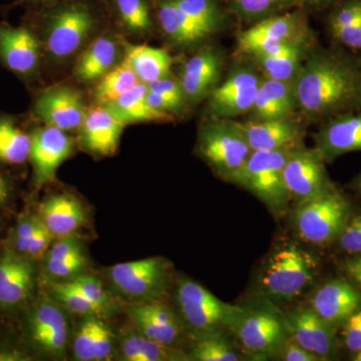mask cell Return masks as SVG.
<instances>
[{"mask_svg":"<svg viewBox=\"0 0 361 361\" xmlns=\"http://www.w3.org/2000/svg\"><path fill=\"white\" fill-rule=\"evenodd\" d=\"M297 109L325 123L361 109V61L341 47H312L295 80Z\"/></svg>","mask_w":361,"mask_h":361,"instance_id":"obj_1","label":"cell"},{"mask_svg":"<svg viewBox=\"0 0 361 361\" xmlns=\"http://www.w3.org/2000/svg\"><path fill=\"white\" fill-rule=\"evenodd\" d=\"M296 147L252 152L243 167L228 182L248 190L274 212L283 210L290 200L284 167Z\"/></svg>","mask_w":361,"mask_h":361,"instance_id":"obj_2","label":"cell"},{"mask_svg":"<svg viewBox=\"0 0 361 361\" xmlns=\"http://www.w3.org/2000/svg\"><path fill=\"white\" fill-rule=\"evenodd\" d=\"M315 260L294 244L279 247L270 254L259 276L265 295L290 300L300 295L314 280Z\"/></svg>","mask_w":361,"mask_h":361,"instance_id":"obj_3","label":"cell"},{"mask_svg":"<svg viewBox=\"0 0 361 361\" xmlns=\"http://www.w3.org/2000/svg\"><path fill=\"white\" fill-rule=\"evenodd\" d=\"M198 149L216 174L227 182L252 154L238 122L214 116L199 133Z\"/></svg>","mask_w":361,"mask_h":361,"instance_id":"obj_4","label":"cell"},{"mask_svg":"<svg viewBox=\"0 0 361 361\" xmlns=\"http://www.w3.org/2000/svg\"><path fill=\"white\" fill-rule=\"evenodd\" d=\"M176 299L183 322L195 336L229 329L244 310L223 302L205 287L190 279L180 280Z\"/></svg>","mask_w":361,"mask_h":361,"instance_id":"obj_5","label":"cell"},{"mask_svg":"<svg viewBox=\"0 0 361 361\" xmlns=\"http://www.w3.org/2000/svg\"><path fill=\"white\" fill-rule=\"evenodd\" d=\"M350 205L345 197L334 189L324 196L297 206L294 224L304 241L323 246L338 239L349 221Z\"/></svg>","mask_w":361,"mask_h":361,"instance_id":"obj_6","label":"cell"},{"mask_svg":"<svg viewBox=\"0 0 361 361\" xmlns=\"http://www.w3.org/2000/svg\"><path fill=\"white\" fill-rule=\"evenodd\" d=\"M109 278L120 295L135 303L160 300L170 282V263L161 257L120 263L109 269Z\"/></svg>","mask_w":361,"mask_h":361,"instance_id":"obj_7","label":"cell"},{"mask_svg":"<svg viewBox=\"0 0 361 361\" xmlns=\"http://www.w3.org/2000/svg\"><path fill=\"white\" fill-rule=\"evenodd\" d=\"M229 330L247 355L254 357L276 356L289 337L285 319L266 310L244 308Z\"/></svg>","mask_w":361,"mask_h":361,"instance_id":"obj_8","label":"cell"},{"mask_svg":"<svg viewBox=\"0 0 361 361\" xmlns=\"http://www.w3.org/2000/svg\"><path fill=\"white\" fill-rule=\"evenodd\" d=\"M284 180L289 198L297 205L314 200L336 189L317 149L305 148L303 144L296 147L287 160Z\"/></svg>","mask_w":361,"mask_h":361,"instance_id":"obj_9","label":"cell"},{"mask_svg":"<svg viewBox=\"0 0 361 361\" xmlns=\"http://www.w3.org/2000/svg\"><path fill=\"white\" fill-rule=\"evenodd\" d=\"M310 35L299 13L277 14L256 23L238 35L239 51L249 58L274 54L285 44Z\"/></svg>","mask_w":361,"mask_h":361,"instance_id":"obj_10","label":"cell"},{"mask_svg":"<svg viewBox=\"0 0 361 361\" xmlns=\"http://www.w3.org/2000/svg\"><path fill=\"white\" fill-rule=\"evenodd\" d=\"M261 75L255 68L239 66L210 94L209 110L214 118H232L251 111L257 97Z\"/></svg>","mask_w":361,"mask_h":361,"instance_id":"obj_11","label":"cell"},{"mask_svg":"<svg viewBox=\"0 0 361 361\" xmlns=\"http://www.w3.org/2000/svg\"><path fill=\"white\" fill-rule=\"evenodd\" d=\"M94 26L89 6L80 2L61 7L49 18L47 47L52 56L65 59L75 54Z\"/></svg>","mask_w":361,"mask_h":361,"instance_id":"obj_12","label":"cell"},{"mask_svg":"<svg viewBox=\"0 0 361 361\" xmlns=\"http://www.w3.org/2000/svg\"><path fill=\"white\" fill-rule=\"evenodd\" d=\"M27 334L40 353L54 357L65 355L68 323L63 307L51 297L39 300L28 314Z\"/></svg>","mask_w":361,"mask_h":361,"instance_id":"obj_13","label":"cell"},{"mask_svg":"<svg viewBox=\"0 0 361 361\" xmlns=\"http://www.w3.org/2000/svg\"><path fill=\"white\" fill-rule=\"evenodd\" d=\"M30 159L37 187L52 182L61 164L71 156L73 141L63 130L47 126L32 135Z\"/></svg>","mask_w":361,"mask_h":361,"instance_id":"obj_14","label":"cell"},{"mask_svg":"<svg viewBox=\"0 0 361 361\" xmlns=\"http://www.w3.org/2000/svg\"><path fill=\"white\" fill-rule=\"evenodd\" d=\"M289 336L322 360H329L336 351L334 325L312 310L289 313L285 318Z\"/></svg>","mask_w":361,"mask_h":361,"instance_id":"obj_15","label":"cell"},{"mask_svg":"<svg viewBox=\"0 0 361 361\" xmlns=\"http://www.w3.org/2000/svg\"><path fill=\"white\" fill-rule=\"evenodd\" d=\"M314 148L325 163H331L344 154L361 151V109L323 123L314 135Z\"/></svg>","mask_w":361,"mask_h":361,"instance_id":"obj_16","label":"cell"},{"mask_svg":"<svg viewBox=\"0 0 361 361\" xmlns=\"http://www.w3.org/2000/svg\"><path fill=\"white\" fill-rule=\"evenodd\" d=\"M35 111L47 126L63 132L80 128L85 116L82 97L68 87L45 90L37 99Z\"/></svg>","mask_w":361,"mask_h":361,"instance_id":"obj_17","label":"cell"},{"mask_svg":"<svg viewBox=\"0 0 361 361\" xmlns=\"http://www.w3.org/2000/svg\"><path fill=\"white\" fill-rule=\"evenodd\" d=\"M0 59L6 68L21 77H30L39 68V44L26 27L0 23Z\"/></svg>","mask_w":361,"mask_h":361,"instance_id":"obj_18","label":"cell"},{"mask_svg":"<svg viewBox=\"0 0 361 361\" xmlns=\"http://www.w3.org/2000/svg\"><path fill=\"white\" fill-rule=\"evenodd\" d=\"M129 312L137 331L147 338L173 346L182 336L179 318L160 300L135 303L130 306Z\"/></svg>","mask_w":361,"mask_h":361,"instance_id":"obj_19","label":"cell"},{"mask_svg":"<svg viewBox=\"0 0 361 361\" xmlns=\"http://www.w3.org/2000/svg\"><path fill=\"white\" fill-rule=\"evenodd\" d=\"M252 152L272 151L302 144L304 128L293 118L239 123Z\"/></svg>","mask_w":361,"mask_h":361,"instance_id":"obj_20","label":"cell"},{"mask_svg":"<svg viewBox=\"0 0 361 361\" xmlns=\"http://www.w3.org/2000/svg\"><path fill=\"white\" fill-rule=\"evenodd\" d=\"M310 304L311 310L336 326L361 310V293L348 281L332 280L315 292Z\"/></svg>","mask_w":361,"mask_h":361,"instance_id":"obj_21","label":"cell"},{"mask_svg":"<svg viewBox=\"0 0 361 361\" xmlns=\"http://www.w3.org/2000/svg\"><path fill=\"white\" fill-rule=\"evenodd\" d=\"M35 270L30 259L7 250L0 257V307L25 302L32 290Z\"/></svg>","mask_w":361,"mask_h":361,"instance_id":"obj_22","label":"cell"},{"mask_svg":"<svg viewBox=\"0 0 361 361\" xmlns=\"http://www.w3.org/2000/svg\"><path fill=\"white\" fill-rule=\"evenodd\" d=\"M126 123L106 106L92 109L85 114L82 129V145L97 155H113L116 151Z\"/></svg>","mask_w":361,"mask_h":361,"instance_id":"obj_23","label":"cell"},{"mask_svg":"<svg viewBox=\"0 0 361 361\" xmlns=\"http://www.w3.org/2000/svg\"><path fill=\"white\" fill-rule=\"evenodd\" d=\"M39 217L54 238L71 236L87 223V211L75 197L54 195L39 206Z\"/></svg>","mask_w":361,"mask_h":361,"instance_id":"obj_24","label":"cell"},{"mask_svg":"<svg viewBox=\"0 0 361 361\" xmlns=\"http://www.w3.org/2000/svg\"><path fill=\"white\" fill-rule=\"evenodd\" d=\"M44 269L51 282H70L84 274L87 268L84 247L75 235L59 237L44 256Z\"/></svg>","mask_w":361,"mask_h":361,"instance_id":"obj_25","label":"cell"},{"mask_svg":"<svg viewBox=\"0 0 361 361\" xmlns=\"http://www.w3.org/2000/svg\"><path fill=\"white\" fill-rule=\"evenodd\" d=\"M220 54L207 47L187 61L180 73V85L185 97L198 101L212 92L221 75Z\"/></svg>","mask_w":361,"mask_h":361,"instance_id":"obj_26","label":"cell"},{"mask_svg":"<svg viewBox=\"0 0 361 361\" xmlns=\"http://www.w3.org/2000/svg\"><path fill=\"white\" fill-rule=\"evenodd\" d=\"M296 109L295 82L261 78L257 97L251 110L254 121L292 118Z\"/></svg>","mask_w":361,"mask_h":361,"instance_id":"obj_27","label":"cell"},{"mask_svg":"<svg viewBox=\"0 0 361 361\" xmlns=\"http://www.w3.org/2000/svg\"><path fill=\"white\" fill-rule=\"evenodd\" d=\"M310 35L285 44L280 51L267 56L251 58L262 77L271 80L295 82L308 52L312 49Z\"/></svg>","mask_w":361,"mask_h":361,"instance_id":"obj_28","label":"cell"},{"mask_svg":"<svg viewBox=\"0 0 361 361\" xmlns=\"http://www.w3.org/2000/svg\"><path fill=\"white\" fill-rule=\"evenodd\" d=\"M327 27L337 47L361 54V0H341L330 13Z\"/></svg>","mask_w":361,"mask_h":361,"instance_id":"obj_29","label":"cell"},{"mask_svg":"<svg viewBox=\"0 0 361 361\" xmlns=\"http://www.w3.org/2000/svg\"><path fill=\"white\" fill-rule=\"evenodd\" d=\"M148 85L137 82L135 87L126 92L110 104H104L126 125L137 122H168L170 116L168 113L154 110L146 101L148 94Z\"/></svg>","mask_w":361,"mask_h":361,"instance_id":"obj_30","label":"cell"},{"mask_svg":"<svg viewBox=\"0 0 361 361\" xmlns=\"http://www.w3.org/2000/svg\"><path fill=\"white\" fill-rule=\"evenodd\" d=\"M161 28L171 39L180 44H193L208 33L176 6L172 0H155Z\"/></svg>","mask_w":361,"mask_h":361,"instance_id":"obj_31","label":"cell"},{"mask_svg":"<svg viewBox=\"0 0 361 361\" xmlns=\"http://www.w3.org/2000/svg\"><path fill=\"white\" fill-rule=\"evenodd\" d=\"M126 61L130 63L140 82L145 84L171 77L172 58L164 49L148 45H133L128 47Z\"/></svg>","mask_w":361,"mask_h":361,"instance_id":"obj_32","label":"cell"},{"mask_svg":"<svg viewBox=\"0 0 361 361\" xmlns=\"http://www.w3.org/2000/svg\"><path fill=\"white\" fill-rule=\"evenodd\" d=\"M121 357L126 361L188 360L186 356L173 346L164 345L142 336L139 331H130L121 345Z\"/></svg>","mask_w":361,"mask_h":361,"instance_id":"obj_33","label":"cell"},{"mask_svg":"<svg viewBox=\"0 0 361 361\" xmlns=\"http://www.w3.org/2000/svg\"><path fill=\"white\" fill-rule=\"evenodd\" d=\"M118 58V49L113 40L99 37L80 56L75 73L82 80L101 78L110 71Z\"/></svg>","mask_w":361,"mask_h":361,"instance_id":"obj_34","label":"cell"},{"mask_svg":"<svg viewBox=\"0 0 361 361\" xmlns=\"http://www.w3.org/2000/svg\"><path fill=\"white\" fill-rule=\"evenodd\" d=\"M32 137L20 130L13 120L0 116V161L23 164L30 158Z\"/></svg>","mask_w":361,"mask_h":361,"instance_id":"obj_35","label":"cell"},{"mask_svg":"<svg viewBox=\"0 0 361 361\" xmlns=\"http://www.w3.org/2000/svg\"><path fill=\"white\" fill-rule=\"evenodd\" d=\"M189 360L195 361H239L244 358L226 338L223 331L196 336Z\"/></svg>","mask_w":361,"mask_h":361,"instance_id":"obj_36","label":"cell"},{"mask_svg":"<svg viewBox=\"0 0 361 361\" xmlns=\"http://www.w3.org/2000/svg\"><path fill=\"white\" fill-rule=\"evenodd\" d=\"M140 82L127 61L111 68L101 78L94 90V97L101 106L110 104Z\"/></svg>","mask_w":361,"mask_h":361,"instance_id":"obj_37","label":"cell"},{"mask_svg":"<svg viewBox=\"0 0 361 361\" xmlns=\"http://www.w3.org/2000/svg\"><path fill=\"white\" fill-rule=\"evenodd\" d=\"M51 297L61 307L73 314L80 316H102L108 312L87 297L82 295L66 282H51Z\"/></svg>","mask_w":361,"mask_h":361,"instance_id":"obj_38","label":"cell"},{"mask_svg":"<svg viewBox=\"0 0 361 361\" xmlns=\"http://www.w3.org/2000/svg\"><path fill=\"white\" fill-rule=\"evenodd\" d=\"M297 0H231L233 11L246 23L258 21L277 16L289 8Z\"/></svg>","mask_w":361,"mask_h":361,"instance_id":"obj_39","label":"cell"},{"mask_svg":"<svg viewBox=\"0 0 361 361\" xmlns=\"http://www.w3.org/2000/svg\"><path fill=\"white\" fill-rule=\"evenodd\" d=\"M208 35L218 30L222 23L220 9L215 0H172Z\"/></svg>","mask_w":361,"mask_h":361,"instance_id":"obj_40","label":"cell"},{"mask_svg":"<svg viewBox=\"0 0 361 361\" xmlns=\"http://www.w3.org/2000/svg\"><path fill=\"white\" fill-rule=\"evenodd\" d=\"M116 11L123 25L135 32L152 27L151 16L146 0H114Z\"/></svg>","mask_w":361,"mask_h":361,"instance_id":"obj_41","label":"cell"},{"mask_svg":"<svg viewBox=\"0 0 361 361\" xmlns=\"http://www.w3.org/2000/svg\"><path fill=\"white\" fill-rule=\"evenodd\" d=\"M92 350L94 361L111 360L115 350V336L99 316H92Z\"/></svg>","mask_w":361,"mask_h":361,"instance_id":"obj_42","label":"cell"},{"mask_svg":"<svg viewBox=\"0 0 361 361\" xmlns=\"http://www.w3.org/2000/svg\"><path fill=\"white\" fill-rule=\"evenodd\" d=\"M66 283L70 284L73 288L82 293V295L87 297L90 300L97 303L104 310L106 311L111 310V297L108 292L104 290L103 284L97 278L82 274L70 282H66Z\"/></svg>","mask_w":361,"mask_h":361,"instance_id":"obj_43","label":"cell"},{"mask_svg":"<svg viewBox=\"0 0 361 361\" xmlns=\"http://www.w3.org/2000/svg\"><path fill=\"white\" fill-rule=\"evenodd\" d=\"M40 219L39 216H23L16 227L13 235V245L16 253L25 256L30 245V242L39 229Z\"/></svg>","mask_w":361,"mask_h":361,"instance_id":"obj_44","label":"cell"},{"mask_svg":"<svg viewBox=\"0 0 361 361\" xmlns=\"http://www.w3.org/2000/svg\"><path fill=\"white\" fill-rule=\"evenodd\" d=\"M338 239L344 251L351 255H361V215L348 221Z\"/></svg>","mask_w":361,"mask_h":361,"instance_id":"obj_45","label":"cell"},{"mask_svg":"<svg viewBox=\"0 0 361 361\" xmlns=\"http://www.w3.org/2000/svg\"><path fill=\"white\" fill-rule=\"evenodd\" d=\"M342 336L349 351L356 353L361 350V310L356 311L344 323Z\"/></svg>","mask_w":361,"mask_h":361,"instance_id":"obj_46","label":"cell"},{"mask_svg":"<svg viewBox=\"0 0 361 361\" xmlns=\"http://www.w3.org/2000/svg\"><path fill=\"white\" fill-rule=\"evenodd\" d=\"M148 89L151 92H157V94L167 97L174 103L179 104L180 106L183 103V99L185 97L180 82L173 80L171 77L161 78V80L149 82Z\"/></svg>","mask_w":361,"mask_h":361,"instance_id":"obj_47","label":"cell"},{"mask_svg":"<svg viewBox=\"0 0 361 361\" xmlns=\"http://www.w3.org/2000/svg\"><path fill=\"white\" fill-rule=\"evenodd\" d=\"M52 236L49 230L45 227L44 223L40 220L39 229L35 232V236L30 242L28 250L26 252L25 257L28 259H39L44 257L45 253L49 250L52 244Z\"/></svg>","mask_w":361,"mask_h":361,"instance_id":"obj_48","label":"cell"},{"mask_svg":"<svg viewBox=\"0 0 361 361\" xmlns=\"http://www.w3.org/2000/svg\"><path fill=\"white\" fill-rule=\"evenodd\" d=\"M276 356L285 361H317L322 360L307 349L297 343L290 336L284 342Z\"/></svg>","mask_w":361,"mask_h":361,"instance_id":"obj_49","label":"cell"},{"mask_svg":"<svg viewBox=\"0 0 361 361\" xmlns=\"http://www.w3.org/2000/svg\"><path fill=\"white\" fill-rule=\"evenodd\" d=\"M146 101L154 110L164 111V113L176 111L180 108L179 104L174 103V102L161 96L160 94L151 92V90H149L148 94H147Z\"/></svg>","mask_w":361,"mask_h":361,"instance_id":"obj_50","label":"cell"},{"mask_svg":"<svg viewBox=\"0 0 361 361\" xmlns=\"http://www.w3.org/2000/svg\"><path fill=\"white\" fill-rule=\"evenodd\" d=\"M341 269L351 281L361 287V255H355V257L344 261L341 264Z\"/></svg>","mask_w":361,"mask_h":361,"instance_id":"obj_51","label":"cell"},{"mask_svg":"<svg viewBox=\"0 0 361 361\" xmlns=\"http://www.w3.org/2000/svg\"><path fill=\"white\" fill-rule=\"evenodd\" d=\"M25 355L16 350H6L0 353V360H25Z\"/></svg>","mask_w":361,"mask_h":361,"instance_id":"obj_52","label":"cell"},{"mask_svg":"<svg viewBox=\"0 0 361 361\" xmlns=\"http://www.w3.org/2000/svg\"><path fill=\"white\" fill-rule=\"evenodd\" d=\"M9 195V187L8 183L6 180V178L0 174V207L6 203L7 198Z\"/></svg>","mask_w":361,"mask_h":361,"instance_id":"obj_53","label":"cell"},{"mask_svg":"<svg viewBox=\"0 0 361 361\" xmlns=\"http://www.w3.org/2000/svg\"><path fill=\"white\" fill-rule=\"evenodd\" d=\"M334 0H297V2H302L304 4L313 7H322L329 6Z\"/></svg>","mask_w":361,"mask_h":361,"instance_id":"obj_54","label":"cell"},{"mask_svg":"<svg viewBox=\"0 0 361 361\" xmlns=\"http://www.w3.org/2000/svg\"><path fill=\"white\" fill-rule=\"evenodd\" d=\"M356 188H357L358 191L361 193V175L356 179Z\"/></svg>","mask_w":361,"mask_h":361,"instance_id":"obj_55","label":"cell"},{"mask_svg":"<svg viewBox=\"0 0 361 361\" xmlns=\"http://www.w3.org/2000/svg\"><path fill=\"white\" fill-rule=\"evenodd\" d=\"M353 360L361 361V350L358 351V353H356V355H355V358H353Z\"/></svg>","mask_w":361,"mask_h":361,"instance_id":"obj_56","label":"cell"},{"mask_svg":"<svg viewBox=\"0 0 361 361\" xmlns=\"http://www.w3.org/2000/svg\"><path fill=\"white\" fill-rule=\"evenodd\" d=\"M28 1H51V0H28Z\"/></svg>","mask_w":361,"mask_h":361,"instance_id":"obj_57","label":"cell"},{"mask_svg":"<svg viewBox=\"0 0 361 361\" xmlns=\"http://www.w3.org/2000/svg\"><path fill=\"white\" fill-rule=\"evenodd\" d=\"M360 61H361V54H360Z\"/></svg>","mask_w":361,"mask_h":361,"instance_id":"obj_58","label":"cell"}]
</instances>
